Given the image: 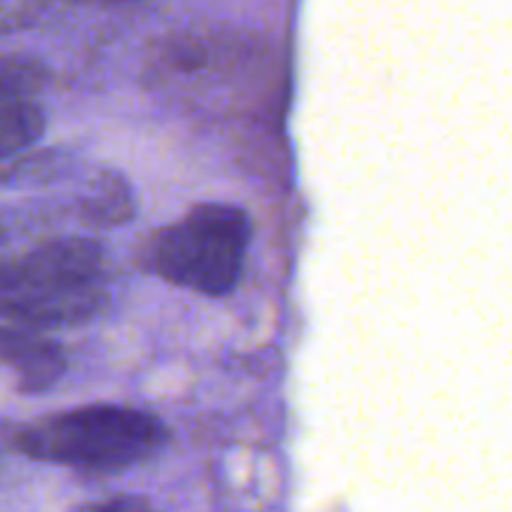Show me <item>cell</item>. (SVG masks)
<instances>
[{
  "instance_id": "cell-2",
  "label": "cell",
  "mask_w": 512,
  "mask_h": 512,
  "mask_svg": "<svg viewBox=\"0 0 512 512\" xmlns=\"http://www.w3.org/2000/svg\"><path fill=\"white\" fill-rule=\"evenodd\" d=\"M163 440V422L145 410L121 404H88L34 419L16 434V449L46 464L121 470L154 455Z\"/></svg>"
},
{
  "instance_id": "cell-4",
  "label": "cell",
  "mask_w": 512,
  "mask_h": 512,
  "mask_svg": "<svg viewBox=\"0 0 512 512\" xmlns=\"http://www.w3.org/2000/svg\"><path fill=\"white\" fill-rule=\"evenodd\" d=\"M43 133L46 115L31 97L0 103V160L25 154Z\"/></svg>"
},
{
  "instance_id": "cell-1",
  "label": "cell",
  "mask_w": 512,
  "mask_h": 512,
  "mask_svg": "<svg viewBox=\"0 0 512 512\" xmlns=\"http://www.w3.org/2000/svg\"><path fill=\"white\" fill-rule=\"evenodd\" d=\"M106 250L94 238H58L0 260V317L25 326H76L106 308Z\"/></svg>"
},
{
  "instance_id": "cell-7",
  "label": "cell",
  "mask_w": 512,
  "mask_h": 512,
  "mask_svg": "<svg viewBox=\"0 0 512 512\" xmlns=\"http://www.w3.org/2000/svg\"><path fill=\"white\" fill-rule=\"evenodd\" d=\"M49 0H0V31H16L40 16Z\"/></svg>"
},
{
  "instance_id": "cell-3",
  "label": "cell",
  "mask_w": 512,
  "mask_h": 512,
  "mask_svg": "<svg viewBox=\"0 0 512 512\" xmlns=\"http://www.w3.org/2000/svg\"><path fill=\"white\" fill-rule=\"evenodd\" d=\"M250 220L238 205L202 202L151 244V272L199 296H229L244 272Z\"/></svg>"
},
{
  "instance_id": "cell-9",
  "label": "cell",
  "mask_w": 512,
  "mask_h": 512,
  "mask_svg": "<svg viewBox=\"0 0 512 512\" xmlns=\"http://www.w3.org/2000/svg\"><path fill=\"white\" fill-rule=\"evenodd\" d=\"M76 4H100V7H115V4H136V0H76Z\"/></svg>"
},
{
  "instance_id": "cell-5",
  "label": "cell",
  "mask_w": 512,
  "mask_h": 512,
  "mask_svg": "<svg viewBox=\"0 0 512 512\" xmlns=\"http://www.w3.org/2000/svg\"><path fill=\"white\" fill-rule=\"evenodd\" d=\"M133 214V196L124 178L103 172L97 175V181L85 190L82 196V217L88 223L97 226H118L127 223V217Z\"/></svg>"
},
{
  "instance_id": "cell-8",
  "label": "cell",
  "mask_w": 512,
  "mask_h": 512,
  "mask_svg": "<svg viewBox=\"0 0 512 512\" xmlns=\"http://www.w3.org/2000/svg\"><path fill=\"white\" fill-rule=\"evenodd\" d=\"M73 512H157L151 500L139 497V494H115V497H106V500H94V503H85Z\"/></svg>"
},
{
  "instance_id": "cell-6",
  "label": "cell",
  "mask_w": 512,
  "mask_h": 512,
  "mask_svg": "<svg viewBox=\"0 0 512 512\" xmlns=\"http://www.w3.org/2000/svg\"><path fill=\"white\" fill-rule=\"evenodd\" d=\"M13 362L19 371V386L25 392L46 389L64 371V356L58 353V347H49V344H28L16 353Z\"/></svg>"
}]
</instances>
